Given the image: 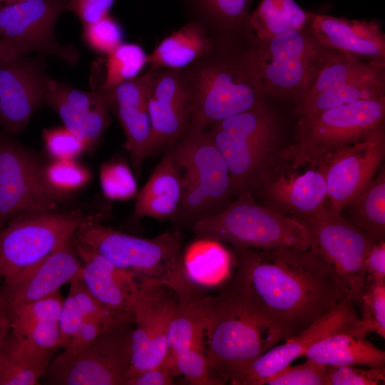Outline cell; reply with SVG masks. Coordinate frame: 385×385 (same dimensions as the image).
<instances>
[{"label":"cell","mask_w":385,"mask_h":385,"mask_svg":"<svg viewBox=\"0 0 385 385\" xmlns=\"http://www.w3.org/2000/svg\"><path fill=\"white\" fill-rule=\"evenodd\" d=\"M233 255L235 270L222 290L276 329L284 340L345 298L314 245L307 249L233 247Z\"/></svg>","instance_id":"6da1fadb"},{"label":"cell","mask_w":385,"mask_h":385,"mask_svg":"<svg viewBox=\"0 0 385 385\" xmlns=\"http://www.w3.org/2000/svg\"><path fill=\"white\" fill-rule=\"evenodd\" d=\"M215 41L210 53L181 69L190 96V127L202 130L266 100L248 58L250 41Z\"/></svg>","instance_id":"7a4b0ae2"},{"label":"cell","mask_w":385,"mask_h":385,"mask_svg":"<svg viewBox=\"0 0 385 385\" xmlns=\"http://www.w3.org/2000/svg\"><path fill=\"white\" fill-rule=\"evenodd\" d=\"M99 220L97 217L83 222L75 234V240L94 250L120 269L168 286L180 302H190L200 296L185 274L183 237L179 232L143 238L105 226Z\"/></svg>","instance_id":"3957f363"},{"label":"cell","mask_w":385,"mask_h":385,"mask_svg":"<svg viewBox=\"0 0 385 385\" xmlns=\"http://www.w3.org/2000/svg\"><path fill=\"white\" fill-rule=\"evenodd\" d=\"M282 340L276 329L242 308L222 289L205 297L202 344L210 373L220 385L232 384L246 366Z\"/></svg>","instance_id":"277c9868"},{"label":"cell","mask_w":385,"mask_h":385,"mask_svg":"<svg viewBox=\"0 0 385 385\" xmlns=\"http://www.w3.org/2000/svg\"><path fill=\"white\" fill-rule=\"evenodd\" d=\"M310 20L299 29L267 40L251 38L247 55L265 96L297 101L309 89L322 66L337 53L318 40Z\"/></svg>","instance_id":"5b68a950"},{"label":"cell","mask_w":385,"mask_h":385,"mask_svg":"<svg viewBox=\"0 0 385 385\" xmlns=\"http://www.w3.org/2000/svg\"><path fill=\"white\" fill-rule=\"evenodd\" d=\"M169 150L182 176V198L174 222L190 227L230 203L234 196L230 170L206 130L189 127Z\"/></svg>","instance_id":"8992f818"},{"label":"cell","mask_w":385,"mask_h":385,"mask_svg":"<svg viewBox=\"0 0 385 385\" xmlns=\"http://www.w3.org/2000/svg\"><path fill=\"white\" fill-rule=\"evenodd\" d=\"M190 227L197 237L233 247L307 249L314 245L312 236L299 222L260 204L248 191L238 195L216 215Z\"/></svg>","instance_id":"52a82bcc"},{"label":"cell","mask_w":385,"mask_h":385,"mask_svg":"<svg viewBox=\"0 0 385 385\" xmlns=\"http://www.w3.org/2000/svg\"><path fill=\"white\" fill-rule=\"evenodd\" d=\"M205 130L227 163L234 198L250 191L268 160L280 148L279 120L266 100Z\"/></svg>","instance_id":"ba28073f"},{"label":"cell","mask_w":385,"mask_h":385,"mask_svg":"<svg viewBox=\"0 0 385 385\" xmlns=\"http://www.w3.org/2000/svg\"><path fill=\"white\" fill-rule=\"evenodd\" d=\"M249 192L260 204L291 217L313 214L327 202L322 163L294 143L270 157Z\"/></svg>","instance_id":"9c48e42d"},{"label":"cell","mask_w":385,"mask_h":385,"mask_svg":"<svg viewBox=\"0 0 385 385\" xmlns=\"http://www.w3.org/2000/svg\"><path fill=\"white\" fill-rule=\"evenodd\" d=\"M101 216L51 210L14 217L0 230V279L19 277L72 241L83 222Z\"/></svg>","instance_id":"30bf717a"},{"label":"cell","mask_w":385,"mask_h":385,"mask_svg":"<svg viewBox=\"0 0 385 385\" xmlns=\"http://www.w3.org/2000/svg\"><path fill=\"white\" fill-rule=\"evenodd\" d=\"M293 218L312 236L314 247L344 297L357 305L366 280L365 257L376 241L327 204L313 214Z\"/></svg>","instance_id":"8fae6325"},{"label":"cell","mask_w":385,"mask_h":385,"mask_svg":"<svg viewBox=\"0 0 385 385\" xmlns=\"http://www.w3.org/2000/svg\"><path fill=\"white\" fill-rule=\"evenodd\" d=\"M133 323L122 322L73 353L61 352L44 377L55 385H125L132 361Z\"/></svg>","instance_id":"7c38bea8"},{"label":"cell","mask_w":385,"mask_h":385,"mask_svg":"<svg viewBox=\"0 0 385 385\" xmlns=\"http://www.w3.org/2000/svg\"><path fill=\"white\" fill-rule=\"evenodd\" d=\"M384 120L385 96L341 105L299 117L294 144L302 153L322 163L329 153L384 126Z\"/></svg>","instance_id":"4fadbf2b"},{"label":"cell","mask_w":385,"mask_h":385,"mask_svg":"<svg viewBox=\"0 0 385 385\" xmlns=\"http://www.w3.org/2000/svg\"><path fill=\"white\" fill-rule=\"evenodd\" d=\"M44 167L24 147L0 135V230L14 217L53 210L63 198L44 177Z\"/></svg>","instance_id":"5bb4252c"},{"label":"cell","mask_w":385,"mask_h":385,"mask_svg":"<svg viewBox=\"0 0 385 385\" xmlns=\"http://www.w3.org/2000/svg\"><path fill=\"white\" fill-rule=\"evenodd\" d=\"M69 0H29L0 6V40L19 56L38 52L75 65L80 58L73 45H61L56 23Z\"/></svg>","instance_id":"9a60e30c"},{"label":"cell","mask_w":385,"mask_h":385,"mask_svg":"<svg viewBox=\"0 0 385 385\" xmlns=\"http://www.w3.org/2000/svg\"><path fill=\"white\" fill-rule=\"evenodd\" d=\"M178 303V296L168 286L143 280L133 306L132 361L127 379L165 359L168 329Z\"/></svg>","instance_id":"2e32d148"},{"label":"cell","mask_w":385,"mask_h":385,"mask_svg":"<svg viewBox=\"0 0 385 385\" xmlns=\"http://www.w3.org/2000/svg\"><path fill=\"white\" fill-rule=\"evenodd\" d=\"M384 158V125L327 154L321 163L327 184V204L342 212L376 175Z\"/></svg>","instance_id":"e0dca14e"},{"label":"cell","mask_w":385,"mask_h":385,"mask_svg":"<svg viewBox=\"0 0 385 385\" xmlns=\"http://www.w3.org/2000/svg\"><path fill=\"white\" fill-rule=\"evenodd\" d=\"M148 110L151 125L150 155L168 150L187 132L191 101L182 70H149Z\"/></svg>","instance_id":"ac0fdd59"},{"label":"cell","mask_w":385,"mask_h":385,"mask_svg":"<svg viewBox=\"0 0 385 385\" xmlns=\"http://www.w3.org/2000/svg\"><path fill=\"white\" fill-rule=\"evenodd\" d=\"M47 76L38 58L0 60V124L6 133L21 131L44 103Z\"/></svg>","instance_id":"d6986e66"},{"label":"cell","mask_w":385,"mask_h":385,"mask_svg":"<svg viewBox=\"0 0 385 385\" xmlns=\"http://www.w3.org/2000/svg\"><path fill=\"white\" fill-rule=\"evenodd\" d=\"M354 304L344 298L331 310L285 343L272 347L246 366L232 384L263 385L264 381L304 356L315 343L349 325L359 317Z\"/></svg>","instance_id":"ffe728a7"},{"label":"cell","mask_w":385,"mask_h":385,"mask_svg":"<svg viewBox=\"0 0 385 385\" xmlns=\"http://www.w3.org/2000/svg\"><path fill=\"white\" fill-rule=\"evenodd\" d=\"M44 103L57 113L65 128L84 142L87 150L101 140L111 122L107 91H82L48 76Z\"/></svg>","instance_id":"44dd1931"},{"label":"cell","mask_w":385,"mask_h":385,"mask_svg":"<svg viewBox=\"0 0 385 385\" xmlns=\"http://www.w3.org/2000/svg\"><path fill=\"white\" fill-rule=\"evenodd\" d=\"M311 28L327 48L373 66L385 67V34L374 21L312 14Z\"/></svg>","instance_id":"7402d4cb"},{"label":"cell","mask_w":385,"mask_h":385,"mask_svg":"<svg viewBox=\"0 0 385 385\" xmlns=\"http://www.w3.org/2000/svg\"><path fill=\"white\" fill-rule=\"evenodd\" d=\"M73 243L83 262L81 280L88 292L107 309L133 318V306L145 279L117 267L75 239Z\"/></svg>","instance_id":"603a6c76"},{"label":"cell","mask_w":385,"mask_h":385,"mask_svg":"<svg viewBox=\"0 0 385 385\" xmlns=\"http://www.w3.org/2000/svg\"><path fill=\"white\" fill-rule=\"evenodd\" d=\"M74 239V238H73ZM73 240L51 253L26 272L4 283L3 295L8 306L45 297L76 279H81L83 265Z\"/></svg>","instance_id":"cb8c5ba5"},{"label":"cell","mask_w":385,"mask_h":385,"mask_svg":"<svg viewBox=\"0 0 385 385\" xmlns=\"http://www.w3.org/2000/svg\"><path fill=\"white\" fill-rule=\"evenodd\" d=\"M148 71L106 90L111 112L118 118L125 137V148L137 175L150 156L151 125L148 110Z\"/></svg>","instance_id":"d4e9b609"},{"label":"cell","mask_w":385,"mask_h":385,"mask_svg":"<svg viewBox=\"0 0 385 385\" xmlns=\"http://www.w3.org/2000/svg\"><path fill=\"white\" fill-rule=\"evenodd\" d=\"M360 319L312 345L304 355L326 366H385V352L366 338Z\"/></svg>","instance_id":"484cf974"},{"label":"cell","mask_w":385,"mask_h":385,"mask_svg":"<svg viewBox=\"0 0 385 385\" xmlns=\"http://www.w3.org/2000/svg\"><path fill=\"white\" fill-rule=\"evenodd\" d=\"M135 198L134 220L143 217L174 220L182 198V176L170 150H167Z\"/></svg>","instance_id":"4316f807"},{"label":"cell","mask_w":385,"mask_h":385,"mask_svg":"<svg viewBox=\"0 0 385 385\" xmlns=\"http://www.w3.org/2000/svg\"><path fill=\"white\" fill-rule=\"evenodd\" d=\"M235 262L233 252L222 242L209 238L197 237L183 251L185 277L199 295L205 291L223 287L229 282Z\"/></svg>","instance_id":"83f0119b"},{"label":"cell","mask_w":385,"mask_h":385,"mask_svg":"<svg viewBox=\"0 0 385 385\" xmlns=\"http://www.w3.org/2000/svg\"><path fill=\"white\" fill-rule=\"evenodd\" d=\"M255 0H185L194 19L219 41L250 38V9Z\"/></svg>","instance_id":"f1b7e54d"},{"label":"cell","mask_w":385,"mask_h":385,"mask_svg":"<svg viewBox=\"0 0 385 385\" xmlns=\"http://www.w3.org/2000/svg\"><path fill=\"white\" fill-rule=\"evenodd\" d=\"M215 38L200 23L191 21L163 38L148 55L149 70L183 69L210 53Z\"/></svg>","instance_id":"f546056e"},{"label":"cell","mask_w":385,"mask_h":385,"mask_svg":"<svg viewBox=\"0 0 385 385\" xmlns=\"http://www.w3.org/2000/svg\"><path fill=\"white\" fill-rule=\"evenodd\" d=\"M385 96V67L371 71L342 82L312 97L296 102L294 114L299 118L341 105Z\"/></svg>","instance_id":"4dcf8cb0"},{"label":"cell","mask_w":385,"mask_h":385,"mask_svg":"<svg viewBox=\"0 0 385 385\" xmlns=\"http://www.w3.org/2000/svg\"><path fill=\"white\" fill-rule=\"evenodd\" d=\"M57 349L38 350L9 333L0 349V385H36Z\"/></svg>","instance_id":"1f68e13d"},{"label":"cell","mask_w":385,"mask_h":385,"mask_svg":"<svg viewBox=\"0 0 385 385\" xmlns=\"http://www.w3.org/2000/svg\"><path fill=\"white\" fill-rule=\"evenodd\" d=\"M346 218L374 241L385 238V168L346 205ZM344 208V209H345Z\"/></svg>","instance_id":"d6a6232c"},{"label":"cell","mask_w":385,"mask_h":385,"mask_svg":"<svg viewBox=\"0 0 385 385\" xmlns=\"http://www.w3.org/2000/svg\"><path fill=\"white\" fill-rule=\"evenodd\" d=\"M313 13L307 12L294 0H262L251 13L250 29L259 40L302 28Z\"/></svg>","instance_id":"836d02e7"},{"label":"cell","mask_w":385,"mask_h":385,"mask_svg":"<svg viewBox=\"0 0 385 385\" xmlns=\"http://www.w3.org/2000/svg\"><path fill=\"white\" fill-rule=\"evenodd\" d=\"M148 55L136 43H122L107 55L101 91L111 89L133 79L148 65Z\"/></svg>","instance_id":"e575fe53"},{"label":"cell","mask_w":385,"mask_h":385,"mask_svg":"<svg viewBox=\"0 0 385 385\" xmlns=\"http://www.w3.org/2000/svg\"><path fill=\"white\" fill-rule=\"evenodd\" d=\"M374 67L376 66L337 53L322 66L309 89L298 101L312 97Z\"/></svg>","instance_id":"d590c367"},{"label":"cell","mask_w":385,"mask_h":385,"mask_svg":"<svg viewBox=\"0 0 385 385\" xmlns=\"http://www.w3.org/2000/svg\"><path fill=\"white\" fill-rule=\"evenodd\" d=\"M357 305L360 307V322L364 333H376L385 338V280L366 279Z\"/></svg>","instance_id":"8d00e7d4"},{"label":"cell","mask_w":385,"mask_h":385,"mask_svg":"<svg viewBox=\"0 0 385 385\" xmlns=\"http://www.w3.org/2000/svg\"><path fill=\"white\" fill-rule=\"evenodd\" d=\"M64 299L60 292L29 302L8 306L11 329L36 322H58Z\"/></svg>","instance_id":"74e56055"},{"label":"cell","mask_w":385,"mask_h":385,"mask_svg":"<svg viewBox=\"0 0 385 385\" xmlns=\"http://www.w3.org/2000/svg\"><path fill=\"white\" fill-rule=\"evenodd\" d=\"M100 183L105 197L112 200H128L138 194L135 176L128 165L121 160L101 166Z\"/></svg>","instance_id":"f35d334b"},{"label":"cell","mask_w":385,"mask_h":385,"mask_svg":"<svg viewBox=\"0 0 385 385\" xmlns=\"http://www.w3.org/2000/svg\"><path fill=\"white\" fill-rule=\"evenodd\" d=\"M173 361L179 374L190 384L220 385L209 370L207 359L202 344H196L167 355Z\"/></svg>","instance_id":"ab89813d"},{"label":"cell","mask_w":385,"mask_h":385,"mask_svg":"<svg viewBox=\"0 0 385 385\" xmlns=\"http://www.w3.org/2000/svg\"><path fill=\"white\" fill-rule=\"evenodd\" d=\"M43 171L48 185L63 195L82 188L91 178L90 172L74 160H54Z\"/></svg>","instance_id":"60d3db41"},{"label":"cell","mask_w":385,"mask_h":385,"mask_svg":"<svg viewBox=\"0 0 385 385\" xmlns=\"http://www.w3.org/2000/svg\"><path fill=\"white\" fill-rule=\"evenodd\" d=\"M123 38L121 26L110 14L83 26V41L91 49L100 54L108 55L123 43Z\"/></svg>","instance_id":"b9f144b4"},{"label":"cell","mask_w":385,"mask_h":385,"mask_svg":"<svg viewBox=\"0 0 385 385\" xmlns=\"http://www.w3.org/2000/svg\"><path fill=\"white\" fill-rule=\"evenodd\" d=\"M68 293L73 297L83 319L112 324L122 322L133 323L132 317L113 312L99 302L88 292L81 279H76L70 283Z\"/></svg>","instance_id":"7bdbcfd3"},{"label":"cell","mask_w":385,"mask_h":385,"mask_svg":"<svg viewBox=\"0 0 385 385\" xmlns=\"http://www.w3.org/2000/svg\"><path fill=\"white\" fill-rule=\"evenodd\" d=\"M267 385H327V366L309 359L297 366H287L267 379Z\"/></svg>","instance_id":"ee69618b"},{"label":"cell","mask_w":385,"mask_h":385,"mask_svg":"<svg viewBox=\"0 0 385 385\" xmlns=\"http://www.w3.org/2000/svg\"><path fill=\"white\" fill-rule=\"evenodd\" d=\"M43 139L46 151L55 160H75L87 150L84 142L64 126L43 129Z\"/></svg>","instance_id":"f6af8a7d"},{"label":"cell","mask_w":385,"mask_h":385,"mask_svg":"<svg viewBox=\"0 0 385 385\" xmlns=\"http://www.w3.org/2000/svg\"><path fill=\"white\" fill-rule=\"evenodd\" d=\"M11 333L24 344L38 350L60 348L61 334L58 322H41L11 329Z\"/></svg>","instance_id":"bcb514c9"},{"label":"cell","mask_w":385,"mask_h":385,"mask_svg":"<svg viewBox=\"0 0 385 385\" xmlns=\"http://www.w3.org/2000/svg\"><path fill=\"white\" fill-rule=\"evenodd\" d=\"M327 385H378L385 382V366H327Z\"/></svg>","instance_id":"7dc6e473"},{"label":"cell","mask_w":385,"mask_h":385,"mask_svg":"<svg viewBox=\"0 0 385 385\" xmlns=\"http://www.w3.org/2000/svg\"><path fill=\"white\" fill-rule=\"evenodd\" d=\"M178 376L173 361L166 356L156 366L128 377L125 385H172Z\"/></svg>","instance_id":"c3c4849f"},{"label":"cell","mask_w":385,"mask_h":385,"mask_svg":"<svg viewBox=\"0 0 385 385\" xmlns=\"http://www.w3.org/2000/svg\"><path fill=\"white\" fill-rule=\"evenodd\" d=\"M115 0H69L67 11H71L86 26L108 14Z\"/></svg>","instance_id":"681fc988"},{"label":"cell","mask_w":385,"mask_h":385,"mask_svg":"<svg viewBox=\"0 0 385 385\" xmlns=\"http://www.w3.org/2000/svg\"><path fill=\"white\" fill-rule=\"evenodd\" d=\"M83 317L76 302L68 293L64 299L58 324L61 334L60 348L63 349L79 328Z\"/></svg>","instance_id":"f907efd6"},{"label":"cell","mask_w":385,"mask_h":385,"mask_svg":"<svg viewBox=\"0 0 385 385\" xmlns=\"http://www.w3.org/2000/svg\"><path fill=\"white\" fill-rule=\"evenodd\" d=\"M113 325L115 324L83 319L77 332L63 349V352L73 353L77 351Z\"/></svg>","instance_id":"816d5d0a"},{"label":"cell","mask_w":385,"mask_h":385,"mask_svg":"<svg viewBox=\"0 0 385 385\" xmlns=\"http://www.w3.org/2000/svg\"><path fill=\"white\" fill-rule=\"evenodd\" d=\"M364 270L366 279L385 280L384 240L374 242L370 246L364 260Z\"/></svg>","instance_id":"f5cc1de1"},{"label":"cell","mask_w":385,"mask_h":385,"mask_svg":"<svg viewBox=\"0 0 385 385\" xmlns=\"http://www.w3.org/2000/svg\"><path fill=\"white\" fill-rule=\"evenodd\" d=\"M10 331L11 322L7 303L3 294L0 293V349Z\"/></svg>","instance_id":"db71d44e"},{"label":"cell","mask_w":385,"mask_h":385,"mask_svg":"<svg viewBox=\"0 0 385 385\" xmlns=\"http://www.w3.org/2000/svg\"><path fill=\"white\" fill-rule=\"evenodd\" d=\"M20 56L16 51L0 40V60Z\"/></svg>","instance_id":"11a10c76"},{"label":"cell","mask_w":385,"mask_h":385,"mask_svg":"<svg viewBox=\"0 0 385 385\" xmlns=\"http://www.w3.org/2000/svg\"><path fill=\"white\" fill-rule=\"evenodd\" d=\"M26 1H29V0H0V6L19 3V2Z\"/></svg>","instance_id":"9f6ffc18"}]
</instances>
